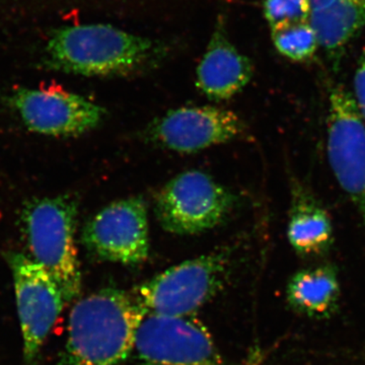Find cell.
Listing matches in <instances>:
<instances>
[{"label":"cell","mask_w":365,"mask_h":365,"mask_svg":"<svg viewBox=\"0 0 365 365\" xmlns=\"http://www.w3.org/2000/svg\"><path fill=\"white\" fill-rule=\"evenodd\" d=\"M146 316L135 295L105 288L79 300L69 314L68 337L57 365H119L133 351Z\"/></svg>","instance_id":"obj_1"},{"label":"cell","mask_w":365,"mask_h":365,"mask_svg":"<svg viewBox=\"0 0 365 365\" xmlns=\"http://www.w3.org/2000/svg\"><path fill=\"white\" fill-rule=\"evenodd\" d=\"M163 48L110 25L57 29L44 49L48 68L86 76H128L162 56Z\"/></svg>","instance_id":"obj_2"},{"label":"cell","mask_w":365,"mask_h":365,"mask_svg":"<svg viewBox=\"0 0 365 365\" xmlns=\"http://www.w3.org/2000/svg\"><path fill=\"white\" fill-rule=\"evenodd\" d=\"M78 202L76 197L61 195L36 198L21 211V230L33 260L52 276L66 302L81 294L76 235Z\"/></svg>","instance_id":"obj_3"},{"label":"cell","mask_w":365,"mask_h":365,"mask_svg":"<svg viewBox=\"0 0 365 365\" xmlns=\"http://www.w3.org/2000/svg\"><path fill=\"white\" fill-rule=\"evenodd\" d=\"M230 268L227 252L203 255L163 271L133 294L146 314L192 316L222 292Z\"/></svg>","instance_id":"obj_4"},{"label":"cell","mask_w":365,"mask_h":365,"mask_svg":"<svg viewBox=\"0 0 365 365\" xmlns=\"http://www.w3.org/2000/svg\"><path fill=\"white\" fill-rule=\"evenodd\" d=\"M235 196L200 170L178 175L155 196V212L165 232L197 235L222 225Z\"/></svg>","instance_id":"obj_5"},{"label":"cell","mask_w":365,"mask_h":365,"mask_svg":"<svg viewBox=\"0 0 365 365\" xmlns=\"http://www.w3.org/2000/svg\"><path fill=\"white\" fill-rule=\"evenodd\" d=\"M132 353L137 365H223L208 329L191 316L146 314Z\"/></svg>","instance_id":"obj_6"},{"label":"cell","mask_w":365,"mask_h":365,"mask_svg":"<svg viewBox=\"0 0 365 365\" xmlns=\"http://www.w3.org/2000/svg\"><path fill=\"white\" fill-rule=\"evenodd\" d=\"M327 137L334 175L359 211L365 230V123L352 93L342 86L329 95Z\"/></svg>","instance_id":"obj_7"},{"label":"cell","mask_w":365,"mask_h":365,"mask_svg":"<svg viewBox=\"0 0 365 365\" xmlns=\"http://www.w3.org/2000/svg\"><path fill=\"white\" fill-rule=\"evenodd\" d=\"M13 272L24 343V365H33L63 309L64 297L52 276L32 258L7 256Z\"/></svg>","instance_id":"obj_8"},{"label":"cell","mask_w":365,"mask_h":365,"mask_svg":"<svg viewBox=\"0 0 365 365\" xmlns=\"http://www.w3.org/2000/svg\"><path fill=\"white\" fill-rule=\"evenodd\" d=\"M83 246L98 260L138 265L150 253L148 209L131 197L102 209L83 227Z\"/></svg>","instance_id":"obj_9"},{"label":"cell","mask_w":365,"mask_h":365,"mask_svg":"<svg viewBox=\"0 0 365 365\" xmlns=\"http://www.w3.org/2000/svg\"><path fill=\"white\" fill-rule=\"evenodd\" d=\"M26 128L53 137H76L97 128L106 110L60 88H18L9 98Z\"/></svg>","instance_id":"obj_10"},{"label":"cell","mask_w":365,"mask_h":365,"mask_svg":"<svg viewBox=\"0 0 365 365\" xmlns=\"http://www.w3.org/2000/svg\"><path fill=\"white\" fill-rule=\"evenodd\" d=\"M239 115L230 110L203 106L172 110L148 126L151 143L181 153H192L230 143L247 133Z\"/></svg>","instance_id":"obj_11"},{"label":"cell","mask_w":365,"mask_h":365,"mask_svg":"<svg viewBox=\"0 0 365 365\" xmlns=\"http://www.w3.org/2000/svg\"><path fill=\"white\" fill-rule=\"evenodd\" d=\"M253 72L251 60L230 42L222 19H218L197 67V88L216 102L230 100L248 85Z\"/></svg>","instance_id":"obj_12"},{"label":"cell","mask_w":365,"mask_h":365,"mask_svg":"<svg viewBox=\"0 0 365 365\" xmlns=\"http://www.w3.org/2000/svg\"><path fill=\"white\" fill-rule=\"evenodd\" d=\"M287 237L300 256H317L333 242L330 215L307 190L297 185L288 220Z\"/></svg>","instance_id":"obj_13"},{"label":"cell","mask_w":365,"mask_h":365,"mask_svg":"<svg viewBox=\"0 0 365 365\" xmlns=\"http://www.w3.org/2000/svg\"><path fill=\"white\" fill-rule=\"evenodd\" d=\"M290 306L309 317H325L333 311L340 297L337 273L332 266L299 270L289 280L287 289Z\"/></svg>","instance_id":"obj_14"},{"label":"cell","mask_w":365,"mask_h":365,"mask_svg":"<svg viewBox=\"0 0 365 365\" xmlns=\"http://www.w3.org/2000/svg\"><path fill=\"white\" fill-rule=\"evenodd\" d=\"M311 23L319 47L335 58L364 28L365 0H334L328 6L313 11Z\"/></svg>","instance_id":"obj_15"},{"label":"cell","mask_w":365,"mask_h":365,"mask_svg":"<svg viewBox=\"0 0 365 365\" xmlns=\"http://www.w3.org/2000/svg\"><path fill=\"white\" fill-rule=\"evenodd\" d=\"M271 35L276 50L292 61L304 62L313 58L319 47L318 35L311 21L271 31Z\"/></svg>","instance_id":"obj_16"},{"label":"cell","mask_w":365,"mask_h":365,"mask_svg":"<svg viewBox=\"0 0 365 365\" xmlns=\"http://www.w3.org/2000/svg\"><path fill=\"white\" fill-rule=\"evenodd\" d=\"M311 0H265L263 13L271 31L309 21L312 18Z\"/></svg>","instance_id":"obj_17"},{"label":"cell","mask_w":365,"mask_h":365,"mask_svg":"<svg viewBox=\"0 0 365 365\" xmlns=\"http://www.w3.org/2000/svg\"><path fill=\"white\" fill-rule=\"evenodd\" d=\"M353 85H354L353 98H354L360 116L365 123V48L360 55L359 63H357Z\"/></svg>","instance_id":"obj_18"},{"label":"cell","mask_w":365,"mask_h":365,"mask_svg":"<svg viewBox=\"0 0 365 365\" xmlns=\"http://www.w3.org/2000/svg\"><path fill=\"white\" fill-rule=\"evenodd\" d=\"M332 1H334V0H311L312 9H313V11H319V9L328 6ZM313 11H312V13H313Z\"/></svg>","instance_id":"obj_19"}]
</instances>
